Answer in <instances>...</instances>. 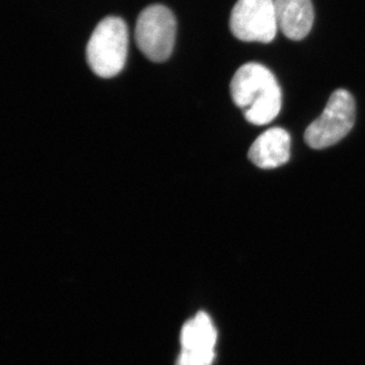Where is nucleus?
Listing matches in <instances>:
<instances>
[{
  "label": "nucleus",
  "mask_w": 365,
  "mask_h": 365,
  "mask_svg": "<svg viewBox=\"0 0 365 365\" xmlns=\"http://www.w3.org/2000/svg\"><path fill=\"white\" fill-rule=\"evenodd\" d=\"M230 93L247 121L259 126L273 121L282 106V93L275 76L256 62L237 69L230 83Z\"/></svg>",
  "instance_id": "nucleus-1"
},
{
  "label": "nucleus",
  "mask_w": 365,
  "mask_h": 365,
  "mask_svg": "<svg viewBox=\"0 0 365 365\" xmlns=\"http://www.w3.org/2000/svg\"><path fill=\"white\" fill-rule=\"evenodd\" d=\"M127 53L126 23L117 16L101 21L86 46V60L91 71L102 78H114L123 71Z\"/></svg>",
  "instance_id": "nucleus-2"
},
{
  "label": "nucleus",
  "mask_w": 365,
  "mask_h": 365,
  "mask_svg": "<svg viewBox=\"0 0 365 365\" xmlns=\"http://www.w3.org/2000/svg\"><path fill=\"white\" fill-rule=\"evenodd\" d=\"M177 23L168 7L153 4L145 7L135 26L137 47L150 61H165L170 58L176 40Z\"/></svg>",
  "instance_id": "nucleus-3"
},
{
  "label": "nucleus",
  "mask_w": 365,
  "mask_h": 365,
  "mask_svg": "<svg viewBox=\"0 0 365 365\" xmlns=\"http://www.w3.org/2000/svg\"><path fill=\"white\" fill-rule=\"evenodd\" d=\"M355 101L349 91L337 90L329 98L325 110L307 127L304 140L314 150H324L344 138L355 122Z\"/></svg>",
  "instance_id": "nucleus-4"
},
{
  "label": "nucleus",
  "mask_w": 365,
  "mask_h": 365,
  "mask_svg": "<svg viewBox=\"0 0 365 365\" xmlns=\"http://www.w3.org/2000/svg\"><path fill=\"white\" fill-rule=\"evenodd\" d=\"M235 38L245 42L270 43L277 34L274 0H237L230 20Z\"/></svg>",
  "instance_id": "nucleus-5"
},
{
  "label": "nucleus",
  "mask_w": 365,
  "mask_h": 365,
  "mask_svg": "<svg viewBox=\"0 0 365 365\" xmlns=\"http://www.w3.org/2000/svg\"><path fill=\"white\" fill-rule=\"evenodd\" d=\"M181 352L176 365H212L217 330L205 312H198L182 327Z\"/></svg>",
  "instance_id": "nucleus-6"
},
{
  "label": "nucleus",
  "mask_w": 365,
  "mask_h": 365,
  "mask_svg": "<svg viewBox=\"0 0 365 365\" xmlns=\"http://www.w3.org/2000/svg\"><path fill=\"white\" fill-rule=\"evenodd\" d=\"M290 145L292 140L287 130L282 128L268 129L250 148V160L260 169H275L289 160Z\"/></svg>",
  "instance_id": "nucleus-7"
},
{
  "label": "nucleus",
  "mask_w": 365,
  "mask_h": 365,
  "mask_svg": "<svg viewBox=\"0 0 365 365\" xmlns=\"http://www.w3.org/2000/svg\"><path fill=\"white\" fill-rule=\"evenodd\" d=\"M281 32L290 40L306 38L313 28L314 11L312 0H274Z\"/></svg>",
  "instance_id": "nucleus-8"
}]
</instances>
